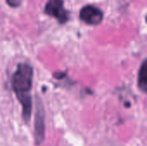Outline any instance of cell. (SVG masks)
I'll return each instance as SVG.
<instances>
[{
  "instance_id": "6da1fadb",
  "label": "cell",
  "mask_w": 147,
  "mask_h": 146,
  "mask_svg": "<svg viewBox=\"0 0 147 146\" xmlns=\"http://www.w3.org/2000/svg\"><path fill=\"white\" fill-rule=\"evenodd\" d=\"M33 76L32 66L26 63H21L17 65L11 79V85L22 107V119L26 123L28 122L32 112V100L29 93L32 89Z\"/></svg>"
},
{
  "instance_id": "7a4b0ae2",
  "label": "cell",
  "mask_w": 147,
  "mask_h": 146,
  "mask_svg": "<svg viewBox=\"0 0 147 146\" xmlns=\"http://www.w3.org/2000/svg\"><path fill=\"white\" fill-rule=\"evenodd\" d=\"M44 11L47 15L55 17L61 24L69 20V13L64 7L63 0H48Z\"/></svg>"
},
{
  "instance_id": "3957f363",
  "label": "cell",
  "mask_w": 147,
  "mask_h": 146,
  "mask_svg": "<svg viewBox=\"0 0 147 146\" xmlns=\"http://www.w3.org/2000/svg\"><path fill=\"white\" fill-rule=\"evenodd\" d=\"M80 19L89 25H97L103 18V13L100 9L93 5L84 6L79 14Z\"/></svg>"
},
{
  "instance_id": "277c9868",
  "label": "cell",
  "mask_w": 147,
  "mask_h": 146,
  "mask_svg": "<svg viewBox=\"0 0 147 146\" xmlns=\"http://www.w3.org/2000/svg\"><path fill=\"white\" fill-rule=\"evenodd\" d=\"M45 136V118L42 105L38 103L36 108L35 120H34V142L36 145H40Z\"/></svg>"
},
{
  "instance_id": "5b68a950",
  "label": "cell",
  "mask_w": 147,
  "mask_h": 146,
  "mask_svg": "<svg viewBox=\"0 0 147 146\" xmlns=\"http://www.w3.org/2000/svg\"><path fill=\"white\" fill-rule=\"evenodd\" d=\"M138 86L141 91L146 93L147 91V63L146 60H144L142 63L138 77Z\"/></svg>"
},
{
  "instance_id": "8992f818",
  "label": "cell",
  "mask_w": 147,
  "mask_h": 146,
  "mask_svg": "<svg viewBox=\"0 0 147 146\" xmlns=\"http://www.w3.org/2000/svg\"><path fill=\"white\" fill-rule=\"evenodd\" d=\"M22 1V0H7V3H8L10 7L16 8V7H18V6L21 5Z\"/></svg>"
}]
</instances>
